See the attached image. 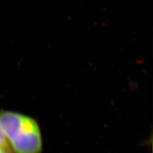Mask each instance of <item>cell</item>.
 Instances as JSON below:
<instances>
[{
  "instance_id": "cell-3",
  "label": "cell",
  "mask_w": 153,
  "mask_h": 153,
  "mask_svg": "<svg viewBox=\"0 0 153 153\" xmlns=\"http://www.w3.org/2000/svg\"><path fill=\"white\" fill-rule=\"evenodd\" d=\"M0 153H12L9 149H3V150H0Z\"/></svg>"
},
{
  "instance_id": "cell-2",
  "label": "cell",
  "mask_w": 153,
  "mask_h": 153,
  "mask_svg": "<svg viewBox=\"0 0 153 153\" xmlns=\"http://www.w3.org/2000/svg\"><path fill=\"white\" fill-rule=\"evenodd\" d=\"M9 145L7 143V139L4 135V133L0 129V150H3V149H9Z\"/></svg>"
},
{
  "instance_id": "cell-1",
  "label": "cell",
  "mask_w": 153,
  "mask_h": 153,
  "mask_svg": "<svg viewBox=\"0 0 153 153\" xmlns=\"http://www.w3.org/2000/svg\"><path fill=\"white\" fill-rule=\"evenodd\" d=\"M0 129L14 153H41L39 126L33 118L13 111H0Z\"/></svg>"
}]
</instances>
